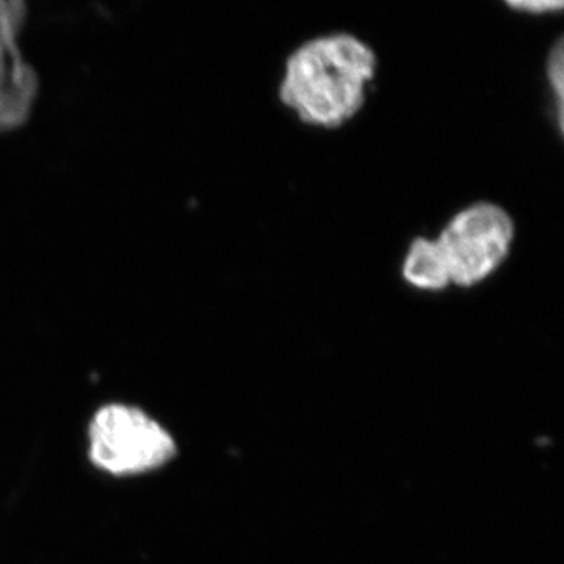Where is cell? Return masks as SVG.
I'll use <instances>...</instances> for the list:
<instances>
[{
    "mask_svg": "<svg viewBox=\"0 0 564 564\" xmlns=\"http://www.w3.org/2000/svg\"><path fill=\"white\" fill-rule=\"evenodd\" d=\"M372 47L350 33L306 41L285 62L281 102L304 124L336 129L361 111L377 76Z\"/></svg>",
    "mask_w": 564,
    "mask_h": 564,
    "instance_id": "6da1fadb",
    "label": "cell"
},
{
    "mask_svg": "<svg viewBox=\"0 0 564 564\" xmlns=\"http://www.w3.org/2000/svg\"><path fill=\"white\" fill-rule=\"evenodd\" d=\"M513 218L503 207L477 203L456 214L436 239L411 242L402 276L419 291L470 289L492 276L510 256Z\"/></svg>",
    "mask_w": 564,
    "mask_h": 564,
    "instance_id": "7a4b0ae2",
    "label": "cell"
},
{
    "mask_svg": "<svg viewBox=\"0 0 564 564\" xmlns=\"http://www.w3.org/2000/svg\"><path fill=\"white\" fill-rule=\"evenodd\" d=\"M176 454L173 437L150 415L126 404H109L93 419V463L113 475L150 473Z\"/></svg>",
    "mask_w": 564,
    "mask_h": 564,
    "instance_id": "3957f363",
    "label": "cell"
},
{
    "mask_svg": "<svg viewBox=\"0 0 564 564\" xmlns=\"http://www.w3.org/2000/svg\"><path fill=\"white\" fill-rule=\"evenodd\" d=\"M0 126L11 124L21 117L31 99V76L24 66L7 70V57L3 46L10 40L13 25H17V13L0 14Z\"/></svg>",
    "mask_w": 564,
    "mask_h": 564,
    "instance_id": "277c9868",
    "label": "cell"
},
{
    "mask_svg": "<svg viewBox=\"0 0 564 564\" xmlns=\"http://www.w3.org/2000/svg\"><path fill=\"white\" fill-rule=\"evenodd\" d=\"M545 74H547L549 87L555 96L556 118L558 129L563 132V90H564V47L563 40H558L555 46L549 52L545 62Z\"/></svg>",
    "mask_w": 564,
    "mask_h": 564,
    "instance_id": "5b68a950",
    "label": "cell"
},
{
    "mask_svg": "<svg viewBox=\"0 0 564 564\" xmlns=\"http://www.w3.org/2000/svg\"><path fill=\"white\" fill-rule=\"evenodd\" d=\"M507 6L511 10L530 14L551 13V11L563 9V3L554 2V0H510V2H507Z\"/></svg>",
    "mask_w": 564,
    "mask_h": 564,
    "instance_id": "8992f818",
    "label": "cell"
}]
</instances>
